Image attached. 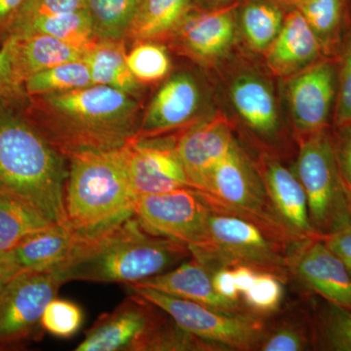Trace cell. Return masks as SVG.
Masks as SVG:
<instances>
[{"instance_id": "obj_10", "label": "cell", "mask_w": 351, "mask_h": 351, "mask_svg": "<svg viewBox=\"0 0 351 351\" xmlns=\"http://www.w3.org/2000/svg\"><path fill=\"white\" fill-rule=\"evenodd\" d=\"M210 207L195 189H180L156 195H138L134 216L152 234L188 245L207 243Z\"/></svg>"}, {"instance_id": "obj_22", "label": "cell", "mask_w": 351, "mask_h": 351, "mask_svg": "<svg viewBox=\"0 0 351 351\" xmlns=\"http://www.w3.org/2000/svg\"><path fill=\"white\" fill-rule=\"evenodd\" d=\"M14 69L20 84L29 76L66 62L84 60L82 50L41 32H15L8 38Z\"/></svg>"}, {"instance_id": "obj_16", "label": "cell", "mask_w": 351, "mask_h": 351, "mask_svg": "<svg viewBox=\"0 0 351 351\" xmlns=\"http://www.w3.org/2000/svg\"><path fill=\"white\" fill-rule=\"evenodd\" d=\"M334 69L328 62L311 64L291 77L288 99L295 130L302 137L324 130L335 95Z\"/></svg>"}, {"instance_id": "obj_14", "label": "cell", "mask_w": 351, "mask_h": 351, "mask_svg": "<svg viewBox=\"0 0 351 351\" xmlns=\"http://www.w3.org/2000/svg\"><path fill=\"white\" fill-rule=\"evenodd\" d=\"M289 269L326 302L351 311V272L322 239L299 242Z\"/></svg>"}, {"instance_id": "obj_46", "label": "cell", "mask_w": 351, "mask_h": 351, "mask_svg": "<svg viewBox=\"0 0 351 351\" xmlns=\"http://www.w3.org/2000/svg\"><path fill=\"white\" fill-rule=\"evenodd\" d=\"M198 5L204 8L214 9L219 7L226 6L230 0H193Z\"/></svg>"}, {"instance_id": "obj_15", "label": "cell", "mask_w": 351, "mask_h": 351, "mask_svg": "<svg viewBox=\"0 0 351 351\" xmlns=\"http://www.w3.org/2000/svg\"><path fill=\"white\" fill-rule=\"evenodd\" d=\"M232 8L226 5L208 11L191 10L167 40L200 63L217 61L225 56L234 41Z\"/></svg>"}, {"instance_id": "obj_26", "label": "cell", "mask_w": 351, "mask_h": 351, "mask_svg": "<svg viewBox=\"0 0 351 351\" xmlns=\"http://www.w3.org/2000/svg\"><path fill=\"white\" fill-rule=\"evenodd\" d=\"M54 223L29 203L0 193V253L12 250L27 237Z\"/></svg>"}, {"instance_id": "obj_34", "label": "cell", "mask_w": 351, "mask_h": 351, "mask_svg": "<svg viewBox=\"0 0 351 351\" xmlns=\"http://www.w3.org/2000/svg\"><path fill=\"white\" fill-rule=\"evenodd\" d=\"M82 307L69 300H51L44 309L41 326L44 332L59 339H71L80 331L83 324Z\"/></svg>"}, {"instance_id": "obj_23", "label": "cell", "mask_w": 351, "mask_h": 351, "mask_svg": "<svg viewBox=\"0 0 351 351\" xmlns=\"http://www.w3.org/2000/svg\"><path fill=\"white\" fill-rule=\"evenodd\" d=\"M193 10V0H143L126 38L134 44L167 40Z\"/></svg>"}, {"instance_id": "obj_25", "label": "cell", "mask_w": 351, "mask_h": 351, "mask_svg": "<svg viewBox=\"0 0 351 351\" xmlns=\"http://www.w3.org/2000/svg\"><path fill=\"white\" fill-rule=\"evenodd\" d=\"M126 57L125 40L97 41L84 57L93 84L115 88L137 97L142 84L134 77Z\"/></svg>"}, {"instance_id": "obj_21", "label": "cell", "mask_w": 351, "mask_h": 351, "mask_svg": "<svg viewBox=\"0 0 351 351\" xmlns=\"http://www.w3.org/2000/svg\"><path fill=\"white\" fill-rule=\"evenodd\" d=\"M133 285L154 289L165 294L204 304L226 313H239V302L223 299L215 291L212 271L193 258L170 271L162 272Z\"/></svg>"}, {"instance_id": "obj_4", "label": "cell", "mask_w": 351, "mask_h": 351, "mask_svg": "<svg viewBox=\"0 0 351 351\" xmlns=\"http://www.w3.org/2000/svg\"><path fill=\"white\" fill-rule=\"evenodd\" d=\"M64 191L66 223L94 232L133 216L138 195L127 174L121 147L69 154Z\"/></svg>"}, {"instance_id": "obj_31", "label": "cell", "mask_w": 351, "mask_h": 351, "mask_svg": "<svg viewBox=\"0 0 351 351\" xmlns=\"http://www.w3.org/2000/svg\"><path fill=\"white\" fill-rule=\"evenodd\" d=\"M316 337L324 350L351 351V311L325 301L316 315Z\"/></svg>"}, {"instance_id": "obj_39", "label": "cell", "mask_w": 351, "mask_h": 351, "mask_svg": "<svg viewBox=\"0 0 351 351\" xmlns=\"http://www.w3.org/2000/svg\"><path fill=\"white\" fill-rule=\"evenodd\" d=\"M20 87L14 69L10 41L7 39L0 49V96L15 93Z\"/></svg>"}, {"instance_id": "obj_28", "label": "cell", "mask_w": 351, "mask_h": 351, "mask_svg": "<svg viewBox=\"0 0 351 351\" xmlns=\"http://www.w3.org/2000/svg\"><path fill=\"white\" fill-rule=\"evenodd\" d=\"M143 0H87L98 40H125Z\"/></svg>"}, {"instance_id": "obj_48", "label": "cell", "mask_w": 351, "mask_h": 351, "mask_svg": "<svg viewBox=\"0 0 351 351\" xmlns=\"http://www.w3.org/2000/svg\"><path fill=\"white\" fill-rule=\"evenodd\" d=\"M291 1H293V2H294V1H295V0H291Z\"/></svg>"}, {"instance_id": "obj_45", "label": "cell", "mask_w": 351, "mask_h": 351, "mask_svg": "<svg viewBox=\"0 0 351 351\" xmlns=\"http://www.w3.org/2000/svg\"><path fill=\"white\" fill-rule=\"evenodd\" d=\"M11 278L10 270L4 258V254L0 253V289Z\"/></svg>"}, {"instance_id": "obj_36", "label": "cell", "mask_w": 351, "mask_h": 351, "mask_svg": "<svg viewBox=\"0 0 351 351\" xmlns=\"http://www.w3.org/2000/svg\"><path fill=\"white\" fill-rule=\"evenodd\" d=\"M87 8V0H25L14 19V25L43 16L73 12Z\"/></svg>"}, {"instance_id": "obj_12", "label": "cell", "mask_w": 351, "mask_h": 351, "mask_svg": "<svg viewBox=\"0 0 351 351\" xmlns=\"http://www.w3.org/2000/svg\"><path fill=\"white\" fill-rule=\"evenodd\" d=\"M121 151L129 181L138 196L193 189L176 152L175 138L131 141Z\"/></svg>"}, {"instance_id": "obj_41", "label": "cell", "mask_w": 351, "mask_h": 351, "mask_svg": "<svg viewBox=\"0 0 351 351\" xmlns=\"http://www.w3.org/2000/svg\"><path fill=\"white\" fill-rule=\"evenodd\" d=\"M322 240L351 272V223L327 235Z\"/></svg>"}, {"instance_id": "obj_5", "label": "cell", "mask_w": 351, "mask_h": 351, "mask_svg": "<svg viewBox=\"0 0 351 351\" xmlns=\"http://www.w3.org/2000/svg\"><path fill=\"white\" fill-rule=\"evenodd\" d=\"M207 233L206 245L189 251L211 271L245 265L281 276L289 269L288 257L283 255L280 240L243 217L210 207Z\"/></svg>"}, {"instance_id": "obj_17", "label": "cell", "mask_w": 351, "mask_h": 351, "mask_svg": "<svg viewBox=\"0 0 351 351\" xmlns=\"http://www.w3.org/2000/svg\"><path fill=\"white\" fill-rule=\"evenodd\" d=\"M258 174L270 205L291 239L297 243L322 239L311 225L306 191L297 175L272 159H263Z\"/></svg>"}, {"instance_id": "obj_30", "label": "cell", "mask_w": 351, "mask_h": 351, "mask_svg": "<svg viewBox=\"0 0 351 351\" xmlns=\"http://www.w3.org/2000/svg\"><path fill=\"white\" fill-rule=\"evenodd\" d=\"M29 96L63 93L93 84L89 66L84 60L66 62L44 69L27 77L24 82Z\"/></svg>"}, {"instance_id": "obj_6", "label": "cell", "mask_w": 351, "mask_h": 351, "mask_svg": "<svg viewBox=\"0 0 351 351\" xmlns=\"http://www.w3.org/2000/svg\"><path fill=\"white\" fill-rule=\"evenodd\" d=\"M295 175L306 191L311 225L321 239L351 223L335 145L325 129L302 137Z\"/></svg>"}, {"instance_id": "obj_1", "label": "cell", "mask_w": 351, "mask_h": 351, "mask_svg": "<svg viewBox=\"0 0 351 351\" xmlns=\"http://www.w3.org/2000/svg\"><path fill=\"white\" fill-rule=\"evenodd\" d=\"M38 97V129L68 156L83 151H112L131 142L140 127L135 97L105 85Z\"/></svg>"}, {"instance_id": "obj_32", "label": "cell", "mask_w": 351, "mask_h": 351, "mask_svg": "<svg viewBox=\"0 0 351 351\" xmlns=\"http://www.w3.org/2000/svg\"><path fill=\"white\" fill-rule=\"evenodd\" d=\"M127 64L141 84L163 80L171 69V60L165 47L156 41L136 43L127 54Z\"/></svg>"}, {"instance_id": "obj_8", "label": "cell", "mask_w": 351, "mask_h": 351, "mask_svg": "<svg viewBox=\"0 0 351 351\" xmlns=\"http://www.w3.org/2000/svg\"><path fill=\"white\" fill-rule=\"evenodd\" d=\"M133 294L144 298L174 321L184 331L226 350H249L263 337V323L239 313H226L198 302L181 299L144 286L128 285Z\"/></svg>"}, {"instance_id": "obj_37", "label": "cell", "mask_w": 351, "mask_h": 351, "mask_svg": "<svg viewBox=\"0 0 351 351\" xmlns=\"http://www.w3.org/2000/svg\"><path fill=\"white\" fill-rule=\"evenodd\" d=\"M258 348L263 351H301L306 350L307 339L295 328H281L269 336L263 335Z\"/></svg>"}, {"instance_id": "obj_19", "label": "cell", "mask_w": 351, "mask_h": 351, "mask_svg": "<svg viewBox=\"0 0 351 351\" xmlns=\"http://www.w3.org/2000/svg\"><path fill=\"white\" fill-rule=\"evenodd\" d=\"M82 232L69 223H54L27 237L12 250L4 253L11 278L22 272L58 270L68 262Z\"/></svg>"}, {"instance_id": "obj_47", "label": "cell", "mask_w": 351, "mask_h": 351, "mask_svg": "<svg viewBox=\"0 0 351 351\" xmlns=\"http://www.w3.org/2000/svg\"><path fill=\"white\" fill-rule=\"evenodd\" d=\"M346 186V184H345ZM346 193H348V204H350V214H351V189L346 188Z\"/></svg>"}, {"instance_id": "obj_9", "label": "cell", "mask_w": 351, "mask_h": 351, "mask_svg": "<svg viewBox=\"0 0 351 351\" xmlns=\"http://www.w3.org/2000/svg\"><path fill=\"white\" fill-rule=\"evenodd\" d=\"M56 270L22 272L0 289V350L43 338L41 317L63 285Z\"/></svg>"}, {"instance_id": "obj_24", "label": "cell", "mask_w": 351, "mask_h": 351, "mask_svg": "<svg viewBox=\"0 0 351 351\" xmlns=\"http://www.w3.org/2000/svg\"><path fill=\"white\" fill-rule=\"evenodd\" d=\"M230 98L241 119L263 135L276 131L278 117L276 100L269 87L253 76H241L230 88Z\"/></svg>"}, {"instance_id": "obj_33", "label": "cell", "mask_w": 351, "mask_h": 351, "mask_svg": "<svg viewBox=\"0 0 351 351\" xmlns=\"http://www.w3.org/2000/svg\"><path fill=\"white\" fill-rule=\"evenodd\" d=\"M295 9L315 32L320 43H328L338 29L343 0H295Z\"/></svg>"}, {"instance_id": "obj_20", "label": "cell", "mask_w": 351, "mask_h": 351, "mask_svg": "<svg viewBox=\"0 0 351 351\" xmlns=\"http://www.w3.org/2000/svg\"><path fill=\"white\" fill-rule=\"evenodd\" d=\"M321 43L299 10L284 18L281 31L267 51L270 71L278 76L294 75L319 56Z\"/></svg>"}, {"instance_id": "obj_35", "label": "cell", "mask_w": 351, "mask_h": 351, "mask_svg": "<svg viewBox=\"0 0 351 351\" xmlns=\"http://www.w3.org/2000/svg\"><path fill=\"white\" fill-rule=\"evenodd\" d=\"M245 302L260 313H271L280 304L283 286L280 277L269 271H258L255 282L244 293Z\"/></svg>"}, {"instance_id": "obj_18", "label": "cell", "mask_w": 351, "mask_h": 351, "mask_svg": "<svg viewBox=\"0 0 351 351\" xmlns=\"http://www.w3.org/2000/svg\"><path fill=\"white\" fill-rule=\"evenodd\" d=\"M199 101V90L193 77L173 76L152 99L132 141L158 138L193 125Z\"/></svg>"}, {"instance_id": "obj_2", "label": "cell", "mask_w": 351, "mask_h": 351, "mask_svg": "<svg viewBox=\"0 0 351 351\" xmlns=\"http://www.w3.org/2000/svg\"><path fill=\"white\" fill-rule=\"evenodd\" d=\"M189 254L188 245L147 232L133 215L100 230L82 232L73 255L56 271L64 284L86 281L128 286L165 272Z\"/></svg>"}, {"instance_id": "obj_42", "label": "cell", "mask_w": 351, "mask_h": 351, "mask_svg": "<svg viewBox=\"0 0 351 351\" xmlns=\"http://www.w3.org/2000/svg\"><path fill=\"white\" fill-rule=\"evenodd\" d=\"M212 282L215 291L223 299L239 302V293L234 282L232 269L221 267L212 271Z\"/></svg>"}, {"instance_id": "obj_11", "label": "cell", "mask_w": 351, "mask_h": 351, "mask_svg": "<svg viewBox=\"0 0 351 351\" xmlns=\"http://www.w3.org/2000/svg\"><path fill=\"white\" fill-rule=\"evenodd\" d=\"M151 302L133 294L104 313L85 332L76 351H149L166 320Z\"/></svg>"}, {"instance_id": "obj_13", "label": "cell", "mask_w": 351, "mask_h": 351, "mask_svg": "<svg viewBox=\"0 0 351 351\" xmlns=\"http://www.w3.org/2000/svg\"><path fill=\"white\" fill-rule=\"evenodd\" d=\"M235 141L232 126L223 113L193 124L175 138V149L193 189L204 191L215 166Z\"/></svg>"}, {"instance_id": "obj_44", "label": "cell", "mask_w": 351, "mask_h": 351, "mask_svg": "<svg viewBox=\"0 0 351 351\" xmlns=\"http://www.w3.org/2000/svg\"><path fill=\"white\" fill-rule=\"evenodd\" d=\"M25 0H0V22L15 19Z\"/></svg>"}, {"instance_id": "obj_38", "label": "cell", "mask_w": 351, "mask_h": 351, "mask_svg": "<svg viewBox=\"0 0 351 351\" xmlns=\"http://www.w3.org/2000/svg\"><path fill=\"white\" fill-rule=\"evenodd\" d=\"M336 120L341 128L351 124V44L341 71Z\"/></svg>"}, {"instance_id": "obj_7", "label": "cell", "mask_w": 351, "mask_h": 351, "mask_svg": "<svg viewBox=\"0 0 351 351\" xmlns=\"http://www.w3.org/2000/svg\"><path fill=\"white\" fill-rule=\"evenodd\" d=\"M199 193L210 207L243 217L281 242L292 240L270 205L258 171L252 167L237 143L215 166L206 189Z\"/></svg>"}, {"instance_id": "obj_3", "label": "cell", "mask_w": 351, "mask_h": 351, "mask_svg": "<svg viewBox=\"0 0 351 351\" xmlns=\"http://www.w3.org/2000/svg\"><path fill=\"white\" fill-rule=\"evenodd\" d=\"M64 157L38 128L0 110V193L29 203L55 223H66Z\"/></svg>"}, {"instance_id": "obj_40", "label": "cell", "mask_w": 351, "mask_h": 351, "mask_svg": "<svg viewBox=\"0 0 351 351\" xmlns=\"http://www.w3.org/2000/svg\"><path fill=\"white\" fill-rule=\"evenodd\" d=\"M339 142L335 145L339 172L346 188L351 189V124L343 127Z\"/></svg>"}, {"instance_id": "obj_43", "label": "cell", "mask_w": 351, "mask_h": 351, "mask_svg": "<svg viewBox=\"0 0 351 351\" xmlns=\"http://www.w3.org/2000/svg\"><path fill=\"white\" fill-rule=\"evenodd\" d=\"M232 272L239 295H243L252 287L258 274L256 269L245 265H233Z\"/></svg>"}, {"instance_id": "obj_29", "label": "cell", "mask_w": 351, "mask_h": 351, "mask_svg": "<svg viewBox=\"0 0 351 351\" xmlns=\"http://www.w3.org/2000/svg\"><path fill=\"white\" fill-rule=\"evenodd\" d=\"M240 22L252 49L267 52L281 31L284 17L280 9L274 4L252 0L242 8Z\"/></svg>"}, {"instance_id": "obj_27", "label": "cell", "mask_w": 351, "mask_h": 351, "mask_svg": "<svg viewBox=\"0 0 351 351\" xmlns=\"http://www.w3.org/2000/svg\"><path fill=\"white\" fill-rule=\"evenodd\" d=\"M16 32H41L54 36L86 53L96 44L93 25L87 8L43 16L15 25Z\"/></svg>"}]
</instances>
